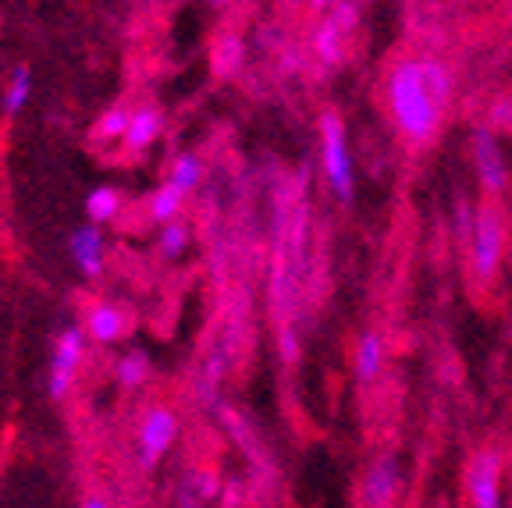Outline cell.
<instances>
[{
  "instance_id": "obj_1",
  "label": "cell",
  "mask_w": 512,
  "mask_h": 508,
  "mask_svg": "<svg viewBox=\"0 0 512 508\" xmlns=\"http://www.w3.org/2000/svg\"><path fill=\"white\" fill-rule=\"evenodd\" d=\"M452 93H456V82H452L448 64L427 54L399 57L384 79L388 114L402 139L413 146H427L438 139L448 107H452Z\"/></svg>"
},
{
  "instance_id": "obj_2",
  "label": "cell",
  "mask_w": 512,
  "mask_h": 508,
  "mask_svg": "<svg viewBox=\"0 0 512 508\" xmlns=\"http://www.w3.org/2000/svg\"><path fill=\"white\" fill-rule=\"evenodd\" d=\"M310 249V203H306V171L281 182L274 196V246H271V313L278 327H296L299 288Z\"/></svg>"
},
{
  "instance_id": "obj_3",
  "label": "cell",
  "mask_w": 512,
  "mask_h": 508,
  "mask_svg": "<svg viewBox=\"0 0 512 508\" xmlns=\"http://www.w3.org/2000/svg\"><path fill=\"white\" fill-rule=\"evenodd\" d=\"M317 135H320V171L328 178L331 192L342 203H349L356 192V164H352L349 150V132L338 111H320L317 118Z\"/></svg>"
},
{
  "instance_id": "obj_4",
  "label": "cell",
  "mask_w": 512,
  "mask_h": 508,
  "mask_svg": "<svg viewBox=\"0 0 512 508\" xmlns=\"http://www.w3.org/2000/svg\"><path fill=\"white\" fill-rule=\"evenodd\" d=\"M505 246H509V228H505V214L498 203H480L477 221H473V235L466 242L470 249V274L480 285H491L498 278V267L505 260Z\"/></svg>"
},
{
  "instance_id": "obj_5",
  "label": "cell",
  "mask_w": 512,
  "mask_h": 508,
  "mask_svg": "<svg viewBox=\"0 0 512 508\" xmlns=\"http://www.w3.org/2000/svg\"><path fill=\"white\" fill-rule=\"evenodd\" d=\"M363 8L360 4H331L328 15L320 18L317 29L310 32V54L324 68H338L349 54V36L356 32Z\"/></svg>"
},
{
  "instance_id": "obj_6",
  "label": "cell",
  "mask_w": 512,
  "mask_h": 508,
  "mask_svg": "<svg viewBox=\"0 0 512 508\" xmlns=\"http://www.w3.org/2000/svg\"><path fill=\"white\" fill-rule=\"evenodd\" d=\"M470 157H473V171H477V185L484 189L488 203H498L512 185V171H509V157H505L502 135H495L484 125L473 128Z\"/></svg>"
},
{
  "instance_id": "obj_7",
  "label": "cell",
  "mask_w": 512,
  "mask_h": 508,
  "mask_svg": "<svg viewBox=\"0 0 512 508\" xmlns=\"http://www.w3.org/2000/svg\"><path fill=\"white\" fill-rule=\"evenodd\" d=\"M178 430H182V423H178V413L171 409V405H150V409H143V416H139V427H136V459H139V466H143V469L160 466V459L175 448Z\"/></svg>"
},
{
  "instance_id": "obj_8",
  "label": "cell",
  "mask_w": 512,
  "mask_h": 508,
  "mask_svg": "<svg viewBox=\"0 0 512 508\" xmlns=\"http://www.w3.org/2000/svg\"><path fill=\"white\" fill-rule=\"evenodd\" d=\"M502 473H505V462L495 448H477L466 459L463 487L470 508H502Z\"/></svg>"
},
{
  "instance_id": "obj_9",
  "label": "cell",
  "mask_w": 512,
  "mask_h": 508,
  "mask_svg": "<svg viewBox=\"0 0 512 508\" xmlns=\"http://www.w3.org/2000/svg\"><path fill=\"white\" fill-rule=\"evenodd\" d=\"M402 484H406V473H402L399 455L384 452L363 469L360 480V501L363 508H395L402 498Z\"/></svg>"
},
{
  "instance_id": "obj_10",
  "label": "cell",
  "mask_w": 512,
  "mask_h": 508,
  "mask_svg": "<svg viewBox=\"0 0 512 508\" xmlns=\"http://www.w3.org/2000/svg\"><path fill=\"white\" fill-rule=\"evenodd\" d=\"M86 342L89 338L79 324L64 327V331L57 334L54 352H50V377H47V388L54 398H64L72 391L75 374H79L82 359H86Z\"/></svg>"
},
{
  "instance_id": "obj_11",
  "label": "cell",
  "mask_w": 512,
  "mask_h": 508,
  "mask_svg": "<svg viewBox=\"0 0 512 508\" xmlns=\"http://www.w3.org/2000/svg\"><path fill=\"white\" fill-rule=\"evenodd\" d=\"M68 253H72L75 267H79L82 278L96 281L104 274V263H107V242L100 235V228L93 224H82V228L72 231V239H68Z\"/></svg>"
},
{
  "instance_id": "obj_12",
  "label": "cell",
  "mask_w": 512,
  "mask_h": 508,
  "mask_svg": "<svg viewBox=\"0 0 512 508\" xmlns=\"http://www.w3.org/2000/svg\"><path fill=\"white\" fill-rule=\"evenodd\" d=\"M89 342L96 345H114L128 334V313L121 310L118 302H96L93 310L86 313V324H82Z\"/></svg>"
},
{
  "instance_id": "obj_13",
  "label": "cell",
  "mask_w": 512,
  "mask_h": 508,
  "mask_svg": "<svg viewBox=\"0 0 512 508\" xmlns=\"http://www.w3.org/2000/svg\"><path fill=\"white\" fill-rule=\"evenodd\" d=\"M214 413L221 416L224 434L232 437L235 448H242V452H246V459L253 462V466H264L267 469V455H264V448H260V437H256L253 423H249L246 416L239 413V409H232V405H224V402L217 405Z\"/></svg>"
},
{
  "instance_id": "obj_14",
  "label": "cell",
  "mask_w": 512,
  "mask_h": 508,
  "mask_svg": "<svg viewBox=\"0 0 512 508\" xmlns=\"http://www.w3.org/2000/svg\"><path fill=\"white\" fill-rule=\"evenodd\" d=\"M160 132H164V114H160L157 107H139V111H132V118H128L125 139H121V143H125L128 153H143L157 143Z\"/></svg>"
},
{
  "instance_id": "obj_15",
  "label": "cell",
  "mask_w": 512,
  "mask_h": 508,
  "mask_svg": "<svg viewBox=\"0 0 512 508\" xmlns=\"http://www.w3.org/2000/svg\"><path fill=\"white\" fill-rule=\"evenodd\" d=\"M352 370H356V381L374 384L384 370V338L377 331H363L356 352H352Z\"/></svg>"
},
{
  "instance_id": "obj_16",
  "label": "cell",
  "mask_w": 512,
  "mask_h": 508,
  "mask_svg": "<svg viewBox=\"0 0 512 508\" xmlns=\"http://www.w3.org/2000/svg\"><path fill=\"white\" fill-rule=\"evenodd\" d=\"M121 203H125L121 189H114V185H96V189L86 196V217H89V224H93V228H100V224L114 221V217L121 214Z\"/></svg>"
},
{
  "instance_id": "obj_17",
  "label": "cell",
  "mask_w": 512,
  "mask_h": 508,
  "mask_svg": "<svg viewBox=\"0 0 512 508\" xmlns=\"http://www.w3.org/2000/svg\"><path fill=\"white\" fill-rule=\"evenodd\" d=\"M203 182V160L200 153H178L175 160H171V171H168V185L175 192H182V196H189V192H196Z\"/></svg>"
},
{
  "instance_id": "obj_18",
  "label": "cell",
  "mask_w": 512,
  "mask_h": 508,
  "mask_svg": "<svg viewBox=\"0 0 512 508\" xmlns=\"http://www.w3.org/2000/svg\"><path fill=\"white\" fill-rule=\"evenodd\" d=\"M29 96H32V72H29V64H18L15 72L8 75V82H4V93H0L4 114H8V118H18L22 107L29 104Z\"/></svg>"
},
{
  "instance_id": "obj_19",
  "label": "cell",
  "mask_w": 512,
  "mask_h": 508,
  "mask_svg": "<svg viewBox=\"0 0 512 508\" xmlns=\"http://www.w3.org/2000/svg\"><path fill=\"white\" fill-rule=\"evenodd\" d=\"M182 203H185V196L182 192H175L168 182L164 185H157V189L150 192V199H146V214H150V221L153 224H171V221H178V214H182Z\"/></svg>"
},
{
  "instance_id": "obj_20",
  "label": "cell",
  "mask_w": 512,
  "mask_h": 508,
  "mask_svg": "<svg viewBox=\"0 0 512 508\" xmlns=\"http://www.w3.org/2000/svg\"><path fill=\"white\" fill-rule=\"evenodd\" d=\"M146 377H150V356L146 352H125V356L114 363V381H118V388L125 391H136L146 384Z\"/></svg>"
},
{
  "instance_id": "obj_21",
  "label": "cell",
  "mask_w": 512,
  "mask_h": 508,
  "mask_svg": "<svg viewBox=\"0 0 512 508\" xmlns=\"http://www.w3.org/2000/svg\"><path fill=\"white\" fill-rule=\"evenodd\" d=\"M242 57H246V50H242V40L235 36V32H221V36L214 40V68L221 75L239 72Z\"/></svg>"
},
{
  "instance_id": "obj_22",
  "label": "cell",
  "mask_w": 512,
  "mask_h": 508,
  "mask_svg": "<svg viewBox=\"0 0 512 508\" xmlns=\"http://www.w3.org/2000/svg\"><path fill=\"white\" fill-rule=\"evenodd\" d=\"M189 242H192V231H189V224H182V221H171V224H164L160 228V239H157V253L164 256V260H178V256L189 249Z\"/></svg>"
},
{
  "instance_id": "obj_23",
  "label": "cell",
  "mask_w": 512,
  "mask_h": 508,
  "mask_svg": "<svg viewBox=\"0 0 512 508\" xmlns=\"http://www.w3.org/2000/svg\"><path fill=\"white\" fill-rule=\"evenodd\" d=\"M128 118H132V111H125L121 104H114L111 111L104 114V118L96 121L93 139H100V143H121V139H125Z\"/></svg>"
},
{
  "instance_id": "obj_24",
  "label": "cell",
  "mask_w": 512,
  "mask_h": 508,
  "mask_svg": "<svg viewBox=\"0 0 512 508\" xmlns=\"http://www.w3.org/2000/svg\"><path fill=\"white\" fill-rule=\"evenodd\" d=\"M473 221H477V207H473V199L466 196V192H456V199H452V224H456L459 242H470Z\"/></svg>"
},
{
  "instance_id": "obj_25",
  "label": "cell",
  "mask_w": 512,
  "mask_h": 508,
  "mask_svg": "<svg viewBox=\"0 0 512 508\" xmlns=\"http://www.w3.org/2000/svg\"><path fill=\"white\" fill-rule=\"evenodd\" d=\"M484 128H491L495 135L512 132V93H502V96H495V100H491Z\"/></svg>"
},
{
  "instance_id": "obj_26",
  "label": "cell",
  "mask_w": 512,
  "mask_h": 508,
  "mask_svg": "<svg viewBox=\"0 0 512 508\" xmlns=\"http://www.w3.org/2000/svg\"><path fill=\"white\" fill-rule=\"evenodd\" d=\"M217 505L221 508H242L246 505V484L239 477H224L221 491H217Z\"/></svg>"
},
{
  "instance_id": "obj_27",
  "label": "cell",
  "mask_w": 512,
  "mask_h": 508,
  "mask_svg": "<svg viewBox=\"0 0 512 508\" xmlns=\"http://www.w3.org/2000/svg\"><path fill=\"white\" fill-rule=\"evenodd\" d=\"M79 508H111V505H107V498H100V494H89V498H82Z\"/></svg>"
},
{
  "instance_id": "obj_28",
  "label": "cell",
  "mask_w": 512,
  "mask_h": 508,
  "mask_svg": "<svg viewBox=\"0 0 512 508\" xmlns=\"http://www.w3.org/2000/svg\"><path fill=\"white\" fill-rule=\"evenodd\" d=\"M505 11H509V18H512V4H509V8H505Z\"/></svg>"
}]
</instances>
